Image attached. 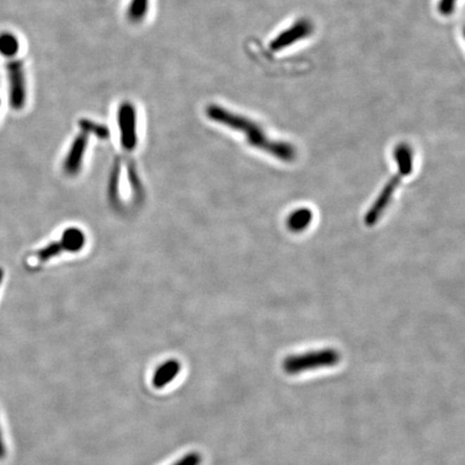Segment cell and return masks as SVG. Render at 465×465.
<instances>
[{"instance_id":"cell-6","label":"cell","mask_w":465,"mask_h":465,"mask_svg":"<svg viewBox=\"0 0 465 465\" xmlns=\"http://www.w3.org/2000/svg\"><path fill=\"white\" fill-rule=\"evenodd\" d=\"M314 32V25L307 19H300L287 30L280 32L277 37L274 38L269 44V49L273 52H278L282 49L288 48L300 40L310 37Z\"/></svg>"},{"instance_id":"cell-1","label":"cell","mask_w":465,"mask_h":465,"mask_svg":"<svg viewBox=\"0 0 465 465\" xmlns=\"http://www.w3.org/2000/svg\"><path fill=\"white\" fill-rule=\"evenodd\" d=\"M206 115L213 122L222 124L229 129L245 134L248 144L262 151L267 152L284 162H293L296 158V149L288 142L278 141L268 137L260 125L253 120L231 113L220 106L207 107Z\"/></svg>"},{"instance_id":"cell-10","label":"cell","mask_w":465,"mask_h":465,"mask_svg":"<svg viewBox=\"0 0 465 465\" xmlns=\"http://www.w3.org/2000/svg\"><path fill=\"white\" fill-rule=\"evenodd\" d=\"M312 221V211L308 208H300L290 215L287 224L290 231L293 233H300L307 229Z\"/></svg>"},{"instance_id":"cell-11","label":"cell","mask_w":465,"mask_h":465,"mask_svg":"<svg viewBox=\"0 0 465 465\" xmlns=\"http://www.w3.org/2000/svg\"><path fill=\"white\" fill-rule=\"evenodd\" d=\"M20 50L19 39L15 34L9 32H0V54L7 58H12Z\"/></svg>"},{"instance_id":"cell-15","label":"cell","mask_w":465,"mask_h":465,"mask_svg":"<svg viewBox=\"0 0 465 465\" xmlns=\"http://www.w3.org/2000/svg\"><path fill=\"white\" fill-rule=\"evenodd\" d=\"M457 0H440L438 10L442 16H450L454 13Z\"/></svg>"},{"instance_id":"cell-5","label":"cell","mask_w":465,"mask_h":465,"mask_svg":"<svg viewBox=\"0 0 465 465\" xmlns=\"http://www.w3.org/2000/svg\"><path fill=\"white\" fill-rule=\"evenodd\" d=\"M117 124L122 146L127 151H132L137 146V121L133 103L125 101L120 106L117 110Z\"/></svg>"},{"instance_id":"cell-9","label":"cell","mask_w":465,"mask_h":465,"mask_svg":"<svg viewBox=\"0 0 465 465\" xmlns=\"http://www.w3.org/2000/svg\"><path fill=\"white\" fill-rule=\"evenodd\" d=\"M60 243H62L64 251L78 253L84 247L85 236L81 229L71 227V229H66L64 231Z\"/></svg>"},{"instance_id":"cell-18","label":"cell","mask_w":465,"mask_h":465,"mask_svg":"<svg viewBox=\"0 0 465 465\" xmlns=\"http://www.w3.org/2000/svg\"><path fill=\"white\" fill-rule=\"evenodd\" d=\"M4 279V271L0 268V284H1V282H3Z\"/></svg>"},{"instance_id":"cell-13","label":"cell","mask_w":465,"mask_h":465,"mask_svg":"<svg viewBox=\"0 0 465 465\" xmlns=\"http://www.w3.org/2000/svg\"><path fill=\"white\" fill-rule=\"evenodd\" d=\"M80 127H82V129L85 133L95 134V135L98 136L101 139H105V138L108 137V129H106L103 125L93 123V122L89 121V120H82V121L80 122Z\"/></svg>"},{"instance_id":"cell-3","label":"cell","mask_w":465,"mask_h":465,"mask_svg":"<svg viewBox=\"0 0 465 465\" xmlns=\"http://www.w3.org/2000/svg\"><path fill=\"white\" fill-rule=\"evenodd\" d=\"M340 360L338 351L332 348L310 351L302 355H290L282 363V369L289 375H298L312 369L331 367Z\"/></svg>"},{"instance_id":"cell-8","label":"cell","mask_w":465,"mask_h":465,"mask_svg":"<svg viewBox=\"0 0 465 465\" xmlns=\"http://www.w3.org/2000/svg\"><path fill=\"white\" fill-rule=\"evenodd\" d=\"M180 369H181V365H180L178 361H166L165 363L160 364L156 369V371H154L153 377H152V385L156 389H162V388L166 387V386L170 385L172 381L176 379V377L180 373Z\"/></svg>"},{"instance_id":"cell-19","label":"cell","mask_w":465,"mask_h":465,"mask_svg":"<svg viewBox=\"0 0 465 465\" xmlns=\"http://www.w3.org/2000/svg\"><path fill=\"white\" fill-rule=\"evenodd\" d=\"M0 103H1V101H0Z\"/></svg>"},{"instance_id":"cell-12","label":"cell","mask_w":465,"mask_h":465,"mask_svg":"<svg viewBox=\"0 0 465 465\" xmlns=\"http://www.w3.org/2000/svg\"><path fill=\"white\" fill-rule=\"evenodd\" d=\"M149 8V0H132L127 10V18L133 23H138L145 19Z\"/></svg>"},{"instance_id":"cell-2","label":"cell","mask_w":465,"mask_h":465,"mask_svg":"<svg viewBox=\"0 0 465 465\" xmlns=\"http://www.w3.org/2000/svg\"><path fill=\"white\" fill-rule=\"evenodd\" d=\"M395 162L397 163V172L390 179V181L386 184L381 191L377 200L371 205V208L365 215L364 222L367 227H373L379 220L383 211L389 206L392 196L399 186L402 178L412 174L414 167L413 150L407 144H400L395 147L393 152Z\"/></svg>"},{"instance_id":"cell-4","label":"cell","mask_w":465,"mask_h":465,"mask_svg":"<svg viewBox=\"0 0 465 465\" xmlns=\"http://www.w3.org/2000/svg\"><path fill=\"white\" fill-rule=\"evenodd\" d=\"M7 74L10 106L14 110H21L25 106L27 98L23 63L20 60H12V58L8 60Z\"/></svg>"},{"instance_id":"cell-14","label":"cell","mask_w":465,"mask_h":465,"mask_svg":"<svg viewBox=\"0 0 465 465\" xmlns=\"http://www.w3.org/2000/svg\"><path fill=\"white\" fill-rule=\"evenodd\" d=\"M62 251H64V249H63L62 243L60 241L50 243V245L46 246L44 249L40 250L39 253H38V259H39L40 262H46L50 260L51 257H56V255H58Z\"/></svg>"},{"instance_id":"cell-16","label":"cell","mask_w":465,"mask_h":465,"mask_svg":"<svg viewBox=\"0 0 465 465\" xmlns=\"http://www.w3.org/2000/svg\"><path fill=\"white\" fill-rule=\"evenodd\" d=\"M200 463H202V456L198 452H191L186 454L184 458L179 459L172 465H200Z\"/></svg>"},{"instance_id":"cell-17","label":"cell","mask_w":465,"mask_h":465,"mask_svg":"<svg viewBox=\"0 0 465 465\" xmlns=\"http://www.w3.org/2000/svg\"><path fill=\"white\" fill-rule=\"evenodd\" d=\"M6 457V446L5 442H4L3 434L0 431V460L5 458Z\"/></svg>"},{"instance_id":"cell-7","label":"cell","mask_w":465,"mask_h":465,"mask_svg":"<svg viewBox=\"0 0 465 465\" xmlns=\"http://www.w3.org/2000/svg\"><path fill=\"white\" fill-rule=\"evenodd\" d=\"M87 145V135L83 132L80 135L77 136L76 139L72 142L70 151L68 152V155L65 160L64 170L68 176H75L80 172Z\"/></svg>"}]
</instances>
